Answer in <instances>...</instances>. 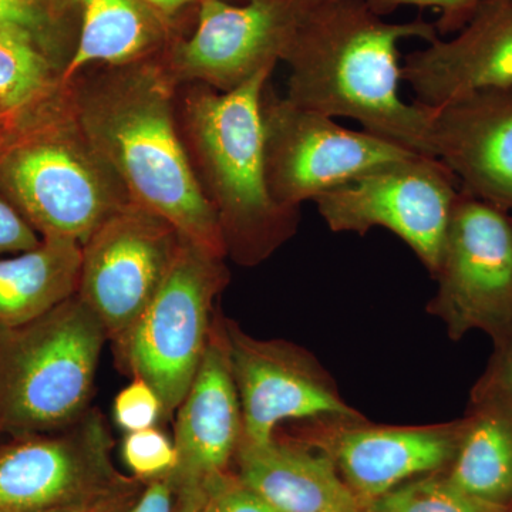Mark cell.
Returning a JSON list of instances; mask_svg holds the SVG:
<instances>
[{
    "label": "cell",
    "instance_id": "8d00e7d4",
    "mask_svg": "<svg viewBox=\"0 0 512 512\" xmlns=\"http://www.w3.org/2000/svg\"><path fill=\"white\" fill-rule=\"evenodd\" d=\"M365 512H370L369 510H365Z\"/></svg>",
    "mask_w": 512,
    "mask_h": 512
},
{
    "label": "cell",
    "instance_id": "603a6c76",
    "mask_svg": "<svg viewBox=\"0 0 512 512\" xmlns=\"http://www.w3.org/2000/svg\"><path fill=\"white\" fill-rule=\"evenodd\" d=\"M370 512H503L451 483L450 478L426 474L413 478L367 505Z\"/></svg>",
    "mask_w": 512,
    "mask_h": 512
},
{
    "label": "cell",
    "instance_id": "6da1fadb",
    "mask_svg": "<svg viewBox=\"0 0 512 512\" xmlns=\"http://www.w3.org/2000/svg\"><path fill=\"white\" fill-rule=\"evenodd\" d=\"M407 39L434 42L436 23L386 22L363 0H298L281 52L289 66L285 97L433 157L426 110L400 96L399 45Z\"/></svg>",
    "mask_w": 512,
    "mask_h": 512
},
{
    "label": "cell",
    "instance_id": "e575fe53",
    "mask_svg": "<svg viewBox=\"0 0 512 512\" xmlns=\"http://www.w3.org/2000/svg\"><path fill=\"white\" fill-rule=\"evenodd\" d=\"M9 130L8 123H6L5 119L0 116V140H2L3 136H5L6 131Z\"/></svg>",
    "mask_w": 512,
    "mask_h": 512
},
{
    "label": "cell",
    "instance_id": "9a60e30c",
    "mask_svg": "<svg viewBox=\"0 0 512 512\" xmlns=\"http://www.w3.org/2000/svg\"><path fill=\"white\" fill-rule=\"evenodd\" d=\"M464 423L426 427L369 426L345 420L316 433L343 481L367 507L413 478L439 471L456 456Z\"/></svg>",
    "mask_w": 512,
    "mask_h": 512
},
{
    "label": "cell",
    "instance_id": "7402d4cb",
    "mask_svg": "<svg viewBox=\"0 0 512 512\" xmlns=\"http://www.w3.org/2000/svg\"><path fill=\"white\" fill-rule=\"evenodd\" d=\"M36 33L19 23L0 25V116L9 128L63 89L64 67L47 55Z\"/></svg>",
    "mask_w": 512,
    "mask_h": 512
},
{
    "label": "cell",
    "instance_id": "d6986e66",
    "mask_svg": "<svg viewBox=\"0 0 512 512\" xmlns=\"http://www.w3.org/2000/svg\"><path fill=\"white\" fill-rule=\"evenodd\" d=\"M80 10V33L64 69L67 86L93 67L158 59L170 47L163 16L144 0H69Z\"/></svg>",
    "mask_w": 512,
    "mask_h": 512
},
{
    "label": "cell",
    "instance_id": "d6a6232c",
    "mask_svg": "<svg viewBox=\"0 0 512 512\" xmlns=\"http://www.w3.org/2000/svg\"><path fill=\"white\" fill-rule=\"evenodd\" d=\"M144 2L167 20L187 6L200 5L201 0H144Z\"/></svg>",
    "mask_w": 512,
    "mask_h": 512
},
{
    "label": "cell",
    "instance_id": "4316f807",
    "mask_svg": "<svg viewBox=\"0 0 512 512\" xmlns=\"http://www.w3.org/2000/svg\"><path fill=\"white\" fill-rule=\"evenodd\" d=\"M204 487L212 512H278L227 471L208 478Z\"/></svg>",
    "mask_w": 512,
    "mask_h": 512
},
{
    "label": "cell",
    "instance_id": "8fae6325",
    "mask_svg": "<svg viewBox=\"0 0 512 512\" xmlns=\"http://www.w3.org/2000/svg\"><path fill=\"white\" fill-rule=\"evenodd\" d=\"M103 416L87 412L53 437L0 450V512H43L87 503L127 487L110 463Z\"/></svg>",
    "mask_w": 512,
    "mask_h": 512
},
{
    "label": "cell",
    "instance_id": "3957f363",
    "mask_svg": "<svg viewBox=\"0 0 512 512\" xmlns=\"http://www.w3.org/2000/svg\"><path fill=\"white\" fill-rule=\"evenodd\" d=\"M274 69L232 92L177 87V117L202 194L217 215L227 256L252 266L296 232L299 210L279 205L265 173L261 100Z\"/></svg>",
    "mask_w": 512,
    "mask_h": 512
},
{
    "label": "cell",
    "instance_id": "4fadbf2b",
    "mask_svg": "<svg viewBox=\"0 0 512 512\" xmlns=\"http://www.w3.org/2000/svg\"><path fill=\"white\" fill-rule=\"evenodd\" d=\"M224 325L241 403L242 444L271 443L286 420L359 417L306 353L285 342L252 338L228 320Z\"/></svg>",
    "mask_w": 512,
    "mask_h": 512
},
{
    "label": "cell",
    "instance_id": "ffe728a7",
    "mask_svg": "<svg viewBox=\"0 0 512 512\" xmlns=\"http://www.w3.org/2000/svg\"><path fill=\"white\" fill-rule=\"evenodd\" d=\"M82 244L43 238L30 251L0 256V329L28 325L76 295Z\"/></svg>",
    "mask_w": 512,
    "mask_h": 512
},
{
    "label": "cell",
    "instance_id": "cb8c5ba5",
    "mask_svg": "<svg viewBox=\"0 0 512 512\" xmlns=\"http://www.w3.org/2000/svg\"><path fill=\"white\" fill-rule=\"evenodd\" d=\"M121 453L126 466L137 477L147 480L170 476L178 466L174 440L158 427L127 433Z\"/></svg>",
    "mask_w": 512,
    "mask_h": 512
},
{
    "label": "cell",
    "instance_id": "e0dca14e",
    "mask_svg": "<svg viewBox=\"0 0 512 512\" xmlns=\"http://www.w3.org/2000/svg\"><path fill=\"white\" fill-rule=\"evenodd\" d=\"M177 412L178 466L171 474L175 487L204 484L225 473L241 443L242 410L224 322L214 318L197 375Z\"/></svg>",
    "mask_w": 512,
    "mask_h": 512
},
{
    "label": "cell",
    "instance_id": "7a4b0ae2",
    "mask_svg": "<svg viewBox=\"0 0 512 512\" xmlns=\"http://www.w3.org/2000/svg\"><path fill=\"white\" fill-rule=\"evenodd\" d=\"M64 87L84 133L130 200L170 222L192 244L227 258L217 215L181 137L178 86L160 57L93 67Z\"/></svg>",
    "mask_w": 512,
    "mask_h": 512
},
{
    "label": "cell",
    "instance_id": "5b68a950",
    "mask_svg": "<svg viewBox=\"0 0 512 512\" xmlns=\"http://www.w3.org/2000/svg\"><path fill=\"white\" fill-rule=\"evenodd\" d=\"M106 329L79 296L0 329V429L62 430L89 412Z\"/></svg>",
    "mask_w": 512,
    "mask_h": 512
},
{
    "label": "cell",
    "instance_id": "5bb4252c",
    "mask_svg": "<svg viewBox=\"0 0 512 512\" xmlns=\"http://www.w3.org/2000/svg\"><path fill=\"white\" fill-rule=\"evenodd\" d=\"M423 107L431 156L454 174L461 191L512 210V87Z\"/></svg>",
    "mask_w": 512,
    "mask_h": 512
},
{
    "label": "cell",
    "instance_id": "f1b7e54d",
    "mask_svg": "<svg viewBox=\"0 0 512 512\" xmlns=\"http://www.w3.org/2000/svg\"><path fill=\"white\" fill-rule=\"evenodd\" d=\"M175 485L170 476L151 480L137 503L130 505L126 512H175Z\"/></svg>",
    "mask_w": 512,
    "mask_h": 512
},
{
    "label": "cell",
    "instance_id": "1f68e13d",
    "mask_svg": "<svg viewBox=\"0 0 512 512\" xmlns=\"http://www.w3.org/2000/svg\"><path fill=\"white\" fill-rule=\"evenodd\" d=\"M177 507L175 512H212L204 484H183L175 487Z\"/></svg>",
    "mask_w": 512,
    "mask_h": 512
},
{
    "label": "cell",
    "instance_id": "ba28073f",
    "mask_svg": "<svg viewBox=\"0 0 512 512\" xmlns=\"http://www.w3.org/2000/svg\"><path fill=\"white\" fill-rule=\"evenodd\" d=\"M460 191L457 178L440 160L413 154L313 202L332 231L363 235L375 227L389 229L436 276Z\"/></svg>",
    "mask_w": 512,
    "mask_h": 512
},
{
    "label": "cell",
    "instance_id": "52a82bcc",
    "mask_svg": "<svg viewBox=\"0 0 512 512\" xmlns=\"http://www.w3.org/2000/svg\"><path fill=\"white\" fill-rule=\"evenodd\" d=\"M261 114L269 191L279 205L293 210L382 165L417 154L302 109L276 94L269 82L262 93Z\"/></svg>",
    "mask_w": 512,
    "mask_h": 512
},
{
    "label": "cell",
    "instance_id": "836d02e7",
    "mask_svg": "<svg viewBox=\"0 0 512 512\" xmlns=\"http://www.w3.org/2000/svg\"><path fill=\"white\" fill-rule=\"evenodd\" d=\"M498 382H500V390L504 396L503 404L512 410V349L501 366Z\"/></svg>",
    "mask_w": 512,
    "mask_h": 512
},
{
    "label": "cell",
    "instance_id": "30bf717a",
    "mask_svg": "<svg viewBox=\"0 0 512 512\" xmlns=\"http://www.w3.org/2000/svg\"><path fill=\"white\" fill-rule=\"evenodd\" d=\"M430 309L454 338L473 328L498 330L512 319V220L507 211L460 191Z\"/></svg>",
    "mask_w": 512,
    "mask_h": 512
},
{
    "label": "cell",
    "instance_id": "44dd1931",
    "mask_svg": "<svg viewBox=\"0 0 512 512\" xmlns=\"http://www.w3.org/2000/svg\"><path fill=\"white\" fill-rule=\"evenodd\" d=\"M448 478L464 493L505 507L512 501V410L495 404L464 423Z\"/></svg>",
    "mask_w": 512,
    "mask_h": 512
},
{
    "label": "cell",
    "instance_id": "8992f818",
    "mask_svg": "<svg viewBox=\"0 0 512 512\" xmlns=\"http://www.w3.org/2000/svg\"><path fill=\"white\" fill-rule=\"evenodd\" d=\"M228 281L225 258L183 238L160 289L116 343L120 362L156 389L167 416L197 375L214 323V302Z\"/></svg>",
    "mask_w": 512,
    "mask_h": 512
},
{
    "label": "cell",
    "instance_id": "d590c367",
    "mask_svg": "<svg viewBox=\"0 0 512 512\" xmlns=\"http://www.w3.org/2000/svg\"><path fill=\"white\" fill-rule=\"evenodd\" d=\"M248 2V0H242V3Z\"/></svg>",
    "mask_w": 512,
    "mask_h": 512
},
{
    "label": "cell",
    "instance_id": "2e32d148",
    "mask_svg": "<svg viewBox=\"0 0 512 512\" xmlns=\"http://www.w3.org/2000/svg\"><path fill=\"white\" fill-rule=\"evenodd\" d=\"M402 77L426 107L512 87V0H483L456 36L404 57Z\"/></svg>",
    "mask_w": 512,
    "mask_h": 512
},
{
    "label": "cell",
    "instance_id": "277c9868",
    "mask_svg": "<svg viewBox=\"0 0 512 512\" xmlns=\"http://www.w3.org/2000/svg\"><path fill=\"white\" fill-rule=\"evenodd\" d=\"M0 191L42 238L84 244L130 202L63 87L0 140Z\"/></svg>",
    "mask_w": 512,
    "mask_h": 512
},
{
    "label": "cell",
    "instance_id": "ac0fdd59",
    "mask_svg": "<svg viewBox=\"0 0 512 512\" xmlns=\"http://www.w3.org/2000/svg\"><path fill=\"white\" fill-rule=\"evenodd\" d=\"M238 478L278 512H365L332 458L278 443L239 444Z\"/></svg>",
    "mask_w": 512,
    "mask_h": 512
},
{
    "label": "cell",
    "instance_id": "83f0119b",
    "mask_svg": "<svg viewBox=\"0 0 512 512\" xmlns=\"http://www.w3.org/2000/svg\"><path fill=\"white\" fill-rule=\"evenodd\" d=\"M43 238L3 195H0V256L20 254L42 244Z\"/></svg>",
    "mask_w": 512,
    "mask_h": 512
},
{
    "label": "cell",
    "instance_id": "7c38bea8",
    "mask_svg": "<svg viewBox=\"0 0 512 512\" xmlns=\"http://www.w3.org/2000/svg\"><path fill=\"white\" fill-rule=\"evenodd\" d=\"M298 0H201L197 28L160 57L177 86L198 83L228 93L281 60Z\"/></svg>",
    "mask_w": 512,
    "mask_h": 512
},
{
    "label": "cell",
    "instance_id": "9c48e42d",
    "mask_svg": "<svg viewBox=\"0 0 512 512\" xmlns=\"http://www.w3.org/2000/svg\"><path fill=\"white\" fill-rule=\"evenodd\" d=\"M181 241L170 222L130 201L82 244L76 295L111 342L127 335L154 298Z\"/></svg>",
    "mask_w": 512,
    "mask_h": 512
},
{
    "label": "cell",
    "instance_id": "f546056e",
    "mask_svg": "<svg viewBox=\"0 0 512 512\" xmlns=\"http://www.w3.org/2000/svg\"><path fill=\"white\" fill-rule=\"evenodd\" d=\"M0 16L6 22L19 23L36 32L45 20L40 0H0Z\"/></svg>",
    "mask_w": 512,
    "mask_h": 512
},
{
    "label": "cell",
    "instance_id": "d4e9b609",
    "mask_svg": "<svg viewBox=\"0 0 512 512\" xmlns=\"http://www.w3.org/2000/svg\"><path fill=\"white\" fill-rule=\"evenodd\" d=\"M113 416L121 430L133 433L157 427L167 414L156 389L141 377L134 376L133 382L114 399Z\"/></svg>",
    "mask_w": 512,
    "mask_h": 512
},
{
    "label": "cell",
    "instance_id": "4dcf8cb0",
    "mask_svg": "<svg viewBox=\"0 0 512 512\" xmlns=\"http://www.w3.org/2000/svg\"><path fill=\"white\" fill-rule=\"evenodd\" d=\"M131 488L124 487L114 493L87 501V503L67 505V507L55 508V510L43 512H126L130 508Z\"/></svg>",
    "mask_w": 512,
    "mask_h": 512
},
{
    "label": "cell",
    "instance_id": "484cf974",
    "mask_svg": "<svg viewBox=\"0 0 512 512\" xmlns=\"http://www.w3.org/2000/svg\"><path fill=\"white\" fill-rule=\"evenodd\" d=\"M379 16L392 15L396 10L414 6L419 9H434L439 13L436 22L439 35H456L476 12L483 0H363Z\"/></svg>",
    "mask_w": 512,
    "mask_h": 512
}]
</instances>
